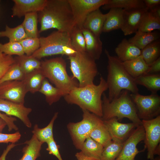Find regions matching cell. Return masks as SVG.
Segmentation results:
<instances>
[{"instance_id":"6da1fadb","label":"cell","mask_w":160,"mask_h":160,"mask_svg":"<svg viewBox=\"0 0 160 160\" xmlns=\"http://www.w3.org/2000/svg\"><path fill=\"white\" fill-rule=\"evenodd\" d=\"M38 14L40 24L39 33L55 28L70 33L75 26L68 0H47L44 8Z\"/></svg>"},{"instance_id":"7a4b0ae2","label":"cell","mask_w":160,"mask_h":160,"mask_svg":"<svg viewBox=\"0 0 160 160\" xmlns=\"http://www.w3.org/2000/svg\"><path fill=\"white\" fill-rule=\"evenodd\" d=\"M106 80L101 76L98 85L94 84L82 87H76L64 96L68 104H75L102 118L103 116L102 96L108 90Z\"/></svg>"},{"instance_id":"3957f363","label":"cell","mask_w":160,"mask_h":160,"mask_svg":"<svg viewBox=\"0 0 160 160\" xmlns=\"http://www.w3.org/2000/svg\"><path fill=\"white\" fill-rule=\"evenodd\" d=\"M108 58V75L106 81L108 90L107 97L109 101L118 97L123 90L135 94L138 93L139 89L134 79L127 72L122 62L116 56L111 55L105 49Z\"/></svg>"},{"instance_id":"277c9868","label":"cell","mask_w":160,"mask_h":160,"mask_svg":"<svg viewBox=\"0 0 160 160\" xmlns=\"http://www.w3.org/2000/svg\"><path fill=\"white\" fill-rule=\"evenodd\" d=\"M102 119L106 120L116 118L119 120L127 118L138 126L142 125L135 104L129 92L123 90L117 97L109 101L104 93L103 94Z\"/></svg>"},{"instance_id":"5b68a950","label":"cell","mask_w":160,"mask_h":160,"mask_svg":"<svg viewBox=\"0 0 160 160\" xmlns=\"http://www.w3.org/2000/svg\"><path fill=\"white\" fill-rule=\"evenodd\" d=\"M41 69L45 78L60 90L63 97L74 87L79 86V83L75 79L68 74L66 63L62 57L41 61Z\"/></svg>"},{"instance_id":"8992f818","label":"cell","mask_w":160,"mask_h":160,"mask_svg":"<svg viewBox=\"0 0 160 160\" xmlns=\"http://www.w3.org/2000/svg\"><path fill=\"white\" fill-rule=\"evenodd\" d=\"M39 38L40 47L31 55L39 60L59 55L69 57L75 55L77 52L71 45L70 33L57 31L46 37Z\"/></svg>"},{"instance_id":"52a82bcc","label":"cell","mask_w":160,"mask_h":160,"mask_svg":"<svg viewBox=\"0 0 160 160\" xmlns=\"http://www.w3.org/2000/svg\"><path fill=\"white\" fill-rule=\"evenodd\" d=\"M73 77L78 81L79 87L94 84L98 73L95 60L86 52H78L68 57Z\"/></svg>"},{"instance_id":"ba28073f","label":"cell","mask_w":160,"mask_h":160,"mask_svg":"<svg viewBox=\"0 0 160 160\" xmlns=\"http://www.w3.org/2000/svg\"><path fill=\"white\" fill-rule=\"evenodd\" d=\"M82 111V120L76 123H69L67 126L73 145L76 149L80 150L93 129L102 120L101 118L87 110Z\"/></svg>"},{"instance_id":"9c48e42d","label":"cell","mask_w":160,"mask_h":160,"mask_svg":"<svg viewBox=\"0 0 160 160\" xmlns=\"http://www.w3.org/2000/svg\"><path fill=\"white\" fill-rule=\"evenodd\" d=\"M130 96L141 120H149L160 115V96L157 93L148 95L132 93Z\"/></svg>"},{"instance_id":"30bf717a","label":"cell","mask_w":160,"mask_h":160,"mask_svg":"<svg viewBox=\"0 0 160 160\" xmlns=\"http://www.w3.org/2000/svg\"><path fill=\"white\" fill-rule=\"evenodd\" d=\"M108 0H68L75 25L81 29L89 14L106 4Z\"/></svg>"},{"instance_id":"8fae6325","label":"cell","mask_w":160,"mask_h":160,"mask_svg":"<svg viewBox=\"0 0 160 160\" xmlns=\"http://www.w3.org/2000/svg\"><path fill=\"white\" fill-rule=\"evenodd\" d=\"M142 125L145 131L144 148L147 150V158H154V151L160 141V115L149 120H142Z\"/></svg>"},{"instance_id":"7c38bea8","label":"cell","mask_w":160,"mask_h":160,"mask_svg":"<svg viewBox=\"0 0 160 160\" xmlns=\"http://www.w3.org/2000/svg\"><path fill=\"white\" fill-rule=\"evenodd\" d=\"M144 136L143 127L142 125L138 126L124 142L121 152L115 160H136V156L145 150L144 148L139 151L137 148L138 144L144 140Z\"/></svg>"},{"instance_id":"4fadbf2b","label":"cell","mask_w":160,"mask_h":160,"mask_svg":"<svg viewBox=\"0 0 160 160\" xmlns=\"http://www.w3.org/2000/svg\"><path fill=\"white\" fill-rule=\"evenodd\" d=\"M28 92L23 80L7 81L0 84V98L11 102L24 104Z\"/></svg>"},{"instance_id":"5bb4252c","label":"cell","mask_w":160,"mask_h":160,"mask_svg":"<svg viewBox=\"0 0 160 160\" xmlns=\"http://www.w3.org/2000/svg\"><path fill=\"white\" fill-rule=\"evenodd\" d=\"M32 111V108L25 106L24 104L0 98V111L8 116L18 118L26 127L30 128L31 127L32 124L28 116Z\"/></svg>"},{"instance_id":"9a60e30c","label":"cell","mask_w":160,"mask_h":160,"mask_svg":"<svg viewBox=\"0 0 160 160\" xmlns=\"http://www.w3.org/2000/svg\"><path fill=\"white\" fill-rule=\"evenodd\" d=\"M112 140L123 143L138 125L132 123H123L116 118L103 121ZM139 126V125H138Z\"/></svg>"},{"instance_id":"2e32d148","label":"cell","mask_w":160,"mask_h":160,"mask_svg":"<svg viewBox=\"0 0 160 160\" xmlns=\"http://www.w3.org/2000/svg\"><path fill=\"white\" fill-rule=\"evenodd\" d=\"M148 10L146 8L124 9L123 21L120 29L125 36L135 33L137 31L143 17Z\"/></svg>"},{"instance_id":"e0dca14e","label":"cell","mask_w":160,"mask_h":160,"mask_svg":"<svg viewBox=\"0 0 160 160\" xmlns=\"http://www.w3.org/2000/svg\"><path fill=\"white\" fill-rule=\"evenodd\" d=\"M47 0H13L12 16L20 18L31 12H38L46 5Z\"/></svg>"},{"instance_id":"ac0fdd59","label":"cell","mask_w":160,"mask_h":160,"mask_svg":"<svg viewBox=\"0 0 160 160\" xmlns=\"http://www.w3.org/2000/svg\"><path fill=\"white\" fill-rule=\"evenodd\" d=\"M82 31L85 41L86 52L95 60L99 59L103 49L100 36L85 28H82Z\"/></svg>"},{"instance_id":"d6986e66","label":"cell","mask_w":160,"mask_h":160,"mask_svg":"<svg viewBox=\"0 0 160 160\" xmlns=\"http://www.w3.org/2000/svg\"><path fill=\"white\" fill-rule=\"evenodd\" d=\"M106 15L107 13L103 14L99 9L91 12L86 17L83 28L88 30L100 36L102 32Z\"/></svg>"},{"instance_id":"ffe728a7","label":"cell","mask_w":160,"mask_h":160,"mask_svg":"<svg viewBox=\"0 0 160 160\" xmlns=\"http://www.w3.org/2000/svg\"><path fill=\"white\" fill-rule=\"evenodd\" d=\"M117 58L122 62L136 58L141 55V50L124 39L115 49Z\"/></svg>"},{"instance_id":"44dd1931","label":"cell","mask_w":160,"mask_h":160,"mask_svg":"<svg viewBox=\"0 0 160 160\" xmlns=\"http://www.w3.org/2000/svg\"><path fill=\"white\" fill-rule=\"evenodd\" d=\"M124 9L113 8L110 9L107 15L102 30V32H109L120 29L123 23Z\"/></svg>"},{"instance_id":"7402d4cb","label":"cell","mask_w":160,"mask_h":160,"mask_svg":"<svg viewBox=\"0 0 160 160\" xmlns=\"http://www.w3.org/2000/svg\"><path fill=\"white\" fill-rule=\"evenodd\" d=\"M25 146L22 149L23 155L19 160H36L40 156L43 143L33 135L30 140L25 141Z\"/></svg>"},{"instance_id":"603a6c76","label":"cell","mask_w":160,"mask_h":160,"mask_svg":"<svg viewBox=\"0 0 160 160\" xmlns=\"http://www.w3.org/2000/svg\"><path fill=\"white\" fill-rule=\"evenodd\" d=\"M122 63L127 71L134 78L146 74L149 67L141 55Z\"/></svg>"},{"instance_id":"cb8c5ba5","label":"cell","mask_w":160,"mask_h":160,"mask_svg":"<svg viewBox=\"0 0 160 160\" xmlns=\"http://www.w3.org/2000/svg\"><path fill=\"white\" fill-rule=\"evenodd\" d=\"M160 36L159 33L157 31L145 32L137 31L128 40L142 50L151 43L159 40Z\"/></svg>"},{"instance_id":"d4e9b609","label":"cell","mask_w":160,"mask_h":160,"mask_svg":"<svg viewBox=\"0 0 160 160\" xmlns=\"http://www.w3.org/2000/svg\"><path fill=\"white\" fill-rule=\"evenodd\" d=\"M136 84L144 86L151 93L160 90V74H144L134 78Z\"/></svg>"},{"instance_id":"484cf974","label":"cell","mask_w":160,"mask_h":160,"mask_svg":"<svg viewBox=\"0 0 160 160\" xmlns=\"http://www.w3.org/2000/svg\"><path fill=\"white\" fill-rule=\"evenodd\" d=\"M45 78L40 68L25 75L23 81L28 92L33 94L39 91L43 81Z\"/></svg>"},{"instance_id":"4316f807","label":"cell","mask_w":160,"mask_h":160,"mask_svg":"<svg viewBox=\"0 0 160 160\" xmlns=\"http://www.w3.org/2000/svg\"><path fill=\"white\" fill-rule=\"evenodd\" d=\"M102 7L104 10L113 8L126 10L146 8L143 0H108V2Z\"/></svg>"},{"instance_id":"83f0119b","label":"cell","mask_w":160,"mask_h":160,"mask_svg":"<svg viewBox=\"0 0 160 160\" xmlns=\"http://www.w3.org/2000/svg\"><path fill=\"white\" fill-rule=\"evenodd\" d=\"M14 59L25 75L41 68V61L32 55L24 54L17 56Z\"/></svg>"},{"instance_id":"f1b7e54d","label":"cell","mask_w":160,"mask_h":160,"mask_svg":"<svg viewBox=\"0 0 160 160\" xmlns=\"http://www.w3.org/2000/svg\"><path fill=\"white\" fill-rule=\"evenodd\" d=\"M103 148L101 145L89 137L83 143L80 150L88 157L101 160Z\"/></svg>"},{"instance_id":"f546056e","label":"cell","mask_w":160,"mask_h":160,"mask_svg":"<svg viewBox=\"0 0 160 160\" xmlns=\"http://www.w3.org/2000/svg\"><path fill=\"white\" fill-rule=\"evenodd\" d=\"M39 92L44 95L49 105L59 101L63 96L60 90L53 86L46 78L43 80Z\"/></svg>"},{"instance_id":"4dcf8cb0","label":"cell","mask_w":160,"mask_h":160,"mask_svg":"<svg viewBox=\"0 0 160 160\" xmlns=\"http://www.w3.org/2000/svg\"><path fill=\"white\" fill-rule=\"evenodd\" d=\"M58 114V112L55 113L48 125L44 128H39L36 124L34 126L32 131L33 135L43 143H47L54 138L53 132V125Z\"/></svg>"},{"instance_id":"1f68e13d","label":"cell","mask_w":160,"mask_h":160,"mask_svg":"<svg viewBox=\"0 0 160 160\" xmlns=\"http://www.w3.org/2000/svg\"><path fill=\"white\" fill-rule=\"evenodd\" d=\"M89 137L103 147L112 141L111 137L103 119L93 129Z\"/></svg>"},{"instance_id":"d6a6232c","label":"cell","mask_w":160,"mask_h":160,"mask_svg":"<svg viewBox=\"0 0 160 160\" xmlns=\"http://www.w3.org/2000/svg\"><path fill=\"white\" fill-rule=\"evenodd\" d=\"M38 21V12L28 13L24 16L22 24L27 37L39 38L37 28Z\"/></svg>"},{"instance_id":"836d02e7","label":"cell","mask_w":160,"mask_h":160,"mask_svg":"<svg viewBox=\"0 0 160 160\" xmlns=\"http://www.w3.org/2000/svg\"><path fill=\"white\" fill-rule=\"evenodd\" d=\"M160 55L159 40L153 41L141 50L140 55L149 66L160 57Z\"/></svg>"},{"instance_id":"e575fe53","label":"cell","mask_w":160,"mask_h":160,"mask_svg":"<svg viewBox=\"0 0 160 160\" xmlns=\"http://www.w3.org/2000/svg\"><path fill=\"white\" fill-rule=\"evenodd\" d=\"M160 29V19L154 16L149 11L143 16L137 31L150 32Z\"/></svg>"},{"instance_id":"d590c367","label":"cell","mask_w":160,"mask_h":160,"mask_svg":"<svg viewBox=\"0 0 160 160\" xmlns=\"http://www.w3.org/2000/svg\"><path fill=\"white\" fill-rule=\"evenodd\" d=\"M0 37H7L9 42H18L27 38L22 24L13 28L6 25L5 30L0 31Z\"/></svg>"},{"instance_id":"8d00e7d4","label":"cell","mask_w":160,"mask_h":160,"mask_svg":"<svg viewBox=\"0 0 160 160\" xmlns=\"http://www.w3.org/2000/svg\"><path fill=\"white\" fill-rule=\"evenodd\" d=\"M123 143L112 140L104 147L101 160H115L121 152Z\"/></svg>"},{"instance_id":"74e56055","label":"cell","mask_w":160,"mask_h":160,"mask_svg":"<svg viewBox=\"0 0 160 160\" xmlns=\"http://www.w3.org/2000/svg\"><path fill=\"white\" fill-rule=\"evenodd\" d=\"M72 47L78 52H86V43L82 29L75 26L70 33Z\"/></svg>"},{"instance_id":"f35d334b","label":"cell","mask_w":160,"mask_h":160,"mask_svg":"<svg viewBox=\"0 0 160 160\" xmlns=\"http://www.w3.org/2000/svg\"><path fill=\"white\" fill-rule=\"evenodd\" d=\"M25 76L19 65L15 62L0 80V84L7 81H22Z\"/></svg>"},{"instance_id":"ab89813d","label":"cell","mask_w":160,"mask_h":160,"mask_svg":"<svg viewBox=\"0 0 160 160\" xmlns=\"http://www.w3.org/2000/svg\"><path fill=\"white\" fill-rule=\"evenodd\" d=\"M0 52L6 55L20 56L25 54L22 45L19 42H9L2 44L0 43Z\"/></svg>"},{"instance_id":"60d3db41","label":"cell","mask_w":160,"mask_h":160,"mask_svg":"<svg viewBox=\"0 0 160 160\" xmlns=\"http://www.w3.org/2000/svg\"><path fill=\"white\" fill-rule=\"evenodd\" d=\"M39 38L27 37L19 42L23 48L25 54L31 55L40 47Z\"/></svg>"},{"instance_id":"b9f144b4","label":"cell","mask_w":160,"mask_h":160,"mask_svg":"<svg viewBox=\"0 0 160 160\" xmlns=\"http://www.w3.org/2000/svg\"><path fill=\"white\" fill-rule=\"evenodd\" d=\"M15 62L14 58L12 56L0 52V80Z\"/></svg>"},{"instance_id":"7bdbcfd3","label":"cell","mask_w":160,"mask_h":160,"mask_svg":"<svg viewBox=\"0 0 160 160\" xmlns=\"http://www.w3.org/2000/svg\"><path fill=\"white\" fill-rule=\"evenodd\" d=\"M21 137V135L18 131L11 134L0 132V143H15L19 141Z\"/></svg>"},{"instance_id":"ee69618b","label":"cell","mask_w":160,"mask_h":160,"mask_svg":"<svg viewBox=\"0 0 160 160\" xmlns=\"http://www.w3.org/2000/svg\"><path fill=\"white\" fill-rule=\"evenodd\" d=\"M47 147L46 150L50 154L55 156L58 160H63L59 151V145H57L54 138L47 143Z\"/></svg>"},{"instance_id":"f6af8a7d","label":"cell","mask_w":160,"mask_h":160,"mask_svg":"<svg viewBox=\"0 0 160 160\" xmlns=\"http://www.w3.org/2000/svg\"><path fill=\"white\" fill-rule=\"evenodd\" d=\"M0 118L6 122L8 131L10 132L13 130L15 131L18 130V127L14 123L17 120L15 117L8 116L5 113H2L0 111Z\"/></svg>"},{"instance_id":"bcb514c9","label":"cell","mask_w":160,"mask_h":160,"mask_svg":"<svg viewBox=\"0 0 160 160\" xmlns=\"http://www.w3.org/2000/svg\"><path fill=\"white\" fill-rule=\"evenodd\" d=\"M160 57L149 66L146 74H155L160 73Z\"/></svg>"},{"instance_id":"7dc6e473","label":"cell","mask_w":160,"mask_h":160,"mask_svg":"<svg viewBox=\"0 0 160 160\" xmlns=\"http://www.w3.org/2000/svg\"><path fill=\"white\" fill-rule=\"evenodd\" d=\"M145 7L150 10L160 5V0H143Z\"/></svg>"},{"instance_id":"c3c4849f","label":"cell","mask_w":160,"mask_h":160,"mask_svg":"<svg viewBox=\"0 0 160 160\" xmlns=\"http://www.w3.org/2000/svg\"><path fill=\"white\" fill-rule=\"evenodd\" d=\"M16 145L15 143H11L4 149L0 156V160H6V156L9 152Z\"/></svg>"},{"instance_id":"681fc988","label":"cell","mask_w":160,"mask_h":160,"mask_svg":"<svg viewBox=\"0 0 160 160\" xmlns=\"http://www.w3.org/2000/svg\"><path fill=\"white\" fill-rule=\"evenodd\" d=\"M75 156L77 160H100L88 157L81 151L77 153Z\"/></svg>"},{"instance_id":"f907efd6","label":"cell","mask_w":160,"mask_h":160,"mask_svg":"<svg viewBox=\"0 0 160 160\" xmlns=\"http://www.w3.org/2000/svg\"><path fill=\"white\" fill-rule=\"evenodd\" d=\"M149 10L155 17L160 19V6H157Z\"/></svg>"},{"instance_id":"816d5d0a","label":"cell","mask_w":160,"mask_h":160,"mask_svg":"<svg viewBox=\"0 0 160 160\" xmlns=\"http://www.w3.org/2000/svg\"><path fill=\"white\" fill-rule=\"evenodd\" d=\"M7 126L5 121L0 118V132H2L5 127Z\"/></svg>"},{"instance_id":"f5cc1de1","label":"cell","mask_w":160,"mask_h":160,"mask_svg":"<svg viewBox=\"0 0 160 160\" xmlns=\"http://www.w3.org/2000/svg\"><path fill=\"white\" fill-rule=\"evenodd\" d=\"M154 155H157L160 156V143L157 146L154 151Z\"/></svg>"},{"instance_id":"db71d44e","label":"cell","mask_w":160,"mask_h":160,"mask_svg":"<svg viewBox=\"0 0 160 160\" xmlns=\"http://www.w3.org/2000/svg\"><path fill=\"white\" fill-rule=\"evenodd\" d=\"M160 160V156L156 157L155 158H154V159L152 160Z\"/></svg>"}]
</instances>
